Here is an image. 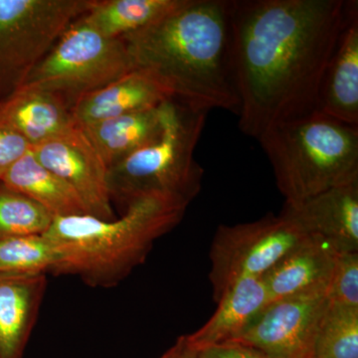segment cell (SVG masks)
I'll return each mask as SVG.
<instances>
[{
	"label": "cell",
	"mask_w": 358,
	"mask_h": 358,
	"mask_svg": "<svg viewBox=\"0 0 358 358\" xmlns=\"http://www.w3.org/2000/svg\"><path fill=\"white\" fill-rule=\"evenodd\" d=\"M338 253L320 238L308 237L262 277L268 303L327 291Z\"/></svg>",
	"instance_id": "cell-15"
},
{
	"label": "cell",
	"mask_w": 358,
	"mask_h": 358,
	"mask_svg": "<svg viewBox=\"0 0 358 358\" xmlns=\"http://www.w3.org/2000/svg\"><path fill=\"white\" fill-rule=\"evenodd\" d=\"M308 236L281 215L220 225L212 239L210 280L213 300L244 278H262Z\"/></svg>",
	"instance_id": "cell-8"
},
{
	"label": "cell",
	"mask_w": 358,
	"mask_h": 358,
	"mask_svg": "<svg viewBox=\"0 0 358 358\" xmlns=\"http://www.w3.org/2000/svg\"><path fill=\"white\" fill-rule=\"evenodd\" d=\"M199 352L185 334L178 338L176 343L159 358H199Z\"/></svg>",
	"instance_id": "cell-27"
},
{
	"label": "cell",
	"mask_w": 358,
	"mask_h": 358,
	"mask_svg": "<svg viewBox=\"0 0 358 358\" xmlns=\"http://www.w3.org/2000/svg\"><path fill=\"white\" fill-rule=\"evenodd\" d=\"M257 141L285 201L358 180V127L320 110L275 124Z\"/></svg>",
	"instance_id": "cell-4"
},
{
	"label": "cell",
	"mask_w": 358,
	"mask_h": 358,
	"mask_svg": "<svg viewBox=\"0 0 358 358\" xmlns=\"http://www.w3.org/2000/svg\"><path fill=\"white\" fill-rule=\"evenodd\" d=\"M46 286L45 273L0 274V358H22Z\"/></svg>",
	"instance_id": "cell-14"
},
{
	"label": "cell",
	"mask_w": 358,
	"mask_h": 358,
	"mask_svg": "<svg viewBox=\"0 0 358 358\" xmlns=\"http://www.w3.org/2000/svg\"><path fill=\"white\" fill-rule=\"evenodd\" d=\"M54 216L22 193L0 185V239L44 235Z\"/></svg>",
	"instance_id": "cell-23"
},
{
	"label": "cell",
	"mask_w": 358,
	"mask_h": 358,
	"mask_svg": "<svg viewBox=\"0 0 358 358\" xmlns=\"http://www.w3.org/2000/svg\"><path fill=\"white\" fill-rule=\"evenodd\" d=\"M327 306V291L271 301L233 341L253 346L271 358H313Z\"/></svg>",
	"instance_id": "cell-9"
},
{
	"label": "cell",
	"mask_w": 358,
	"mask_h": 358,
	"mask_svg": "<svg viewBox=\"0 0 358 358\" xmlns=\"http://www.w3.org/2000/svg\"><path fill=\"white\" fill-rule=\"evenodd\" d=\"M62 260L60 247L45 234L0 239V274L57 273Z\"/></svg>",
	"instance_id": "cell-21"
},
{
	"label": "cell",
	"mask_w": 358,
	"mask_h": 358,
	"mask_svg": "<svg viewBox=\"0 0 358 358\" xmlns=\"http://www.w3.org/2000/svg\"><path fill=\"white\" fill-rule=\"evenodd\" d=\"M216 303L218 307L210 319L199 331L186 334L199 352L239 338L268 305V296L262 278H244L226 289Z\"/></svg>",
	"instance_id": "cell-17"
},
{
	"label": "cell",
	"mask_w": 358,
	"mask_h": 358,
	"mask_svg": "<svg viewBox=\"0 0 358 358\" xmlns=\"http://www.w3.org/2000/svg\"><path fill=\"white\" fill-rule=\"evenodd\" d=\"M279 215L338 254L358 252V180L300 201H285Z\"/></svg>",
	"instance_id": "cell-11"
},
{
	"label": "cell",
	"mask_w": 358,
	"mask_h": 358,
	"mask_svg": "<svg viewBox=\"0 0 358 358\" xmlns=\"http://www.w3.org/2000/svg\"><path fill=\"white\" fill-rule=\"evenodd\" d=\"M40 164L56 174L79 195L89 215L112 220L109 167L81 127L75 124L31 148Z\"/></svg>",
	"instance_id": "cell-10"
},
{
	"label": "cell",
	"mask_w": 358,
	"mask_h": 358,
	"mask_svg": "<svg viewBox=\"0 0 358 358\" xmlns=\"http://www.w3.org/2000/svg\"><path fill=\"white\" fill-rule=\"evenodd\" d=\"M0 117L31 145H38L76 124L71 105L45 90L20 88L0 102Z\"/></svg>",
	"instance_id": "cell-16"
},
{
	"label": "cell",
	"mask_w": 358,
	"mask_h": 358,
	"mask_svg": "<svg viewBox=\"0 0 358 358\" xmlns=\"http://www.w3.org/2000/svg\"><path fill=\"white\" fill-rule=\"evenodd\" d=\"M134 69L122 39L103 36L80 17L63 33L20 88L52 92L72 106L79 96L103 88Z\"/></svg>",
	"instance_id": "cell-6"
},
{
	"label": "cell",
	"mask_w": 358,
	"mask_h": 358,
	"mask_svg": "<svg viewBox=\"0 0 358 358\" xmlns=\"http://www.w3.org/2000/svg\"><path fill=\"white\" fill-rule=\"evenodd\" d=\"M199 358H271L253 346L239 341H227L209 346L199 352Z\"/></svg>",
	"instance_id": "cell-26"
},
{
	"label": "cell",
	"mask_w": 358,
	"mask_h": 358,
	"mask_svg": "<svg viewBox=\"0 0 358 358\" xmlns=\"http://www.w3.org/2000/svg\"><path fill=\"white\" fill-rule=\"evenodd\" d=\"M187 207L176 200L150 196L127 205L120 219H54L45 235L62 251L56 274L78 275L93 287L119 284L145 262L157 239L178 225Z\"/></svg>",
	"instance_id": "cell-3"
},
{
	"label": "cell",
	"mask_w": 358,
	"mask_h": 358,
	"mask_svg": "<svg viewBox=\"0 0 358 358\" xmlns=\"http://www.w3.org/2000/svg\"><path fill=\"white\" fill-rule=\"evenodd\" d=\"M313 358H358V308L329 301Z\"/></svg>",
	"instance_id": "cell-22"
},
{
	"label": "cell",
	"mask_w": 358,
	"mask_h": 358,
	"mask_svg": "<svg viewBox=\"0 0 358 358\" xmlns=\"http://www.w3.org/2000/svg\"><path fill=\"white\" fill-rule=\"evenodd\" d=\"M162 110L159 138L109 169L112 199L126 206L150 196L189 205L201 190L204 171L194 152L208 112L174 99Z\"/></svg>",
	"instance_id": "cell-5"
},
{
	"label": "cell",
	"mask_w": 358,
	"mask_h": 358,
	"mask_svg": "<svg viewBox=\"0 0 358 358\" xmlns=\"http://www.w3.org/2000/svg\"><path fill=\"white\" fill-rule=\"evenodd\" d=\"M122 40L134 69L152 75L171 99L207 112L239 114L230 0H181Z\"/></svg>",
	"instance_id": "cell-2"
},
{
	"label": "cell",
	"mask_w": 358,
	"mask_h": 358,
	"mask_svg": "<svg viewBox=\"0 0 358 358\" xmlns=\"http://www.w3.org/2000/svg\"><path fill=\"white\" fill-rule=\"evenodd\" d=\"M181 0H92L82 18L103 36L122 39L157 22Z\"/></svg>",
	"instance_id": "cell-20"
},
{
	"label": "cell",
	"mask_w": 358,
	"mask_h": 358,
	"mask_svg": "<svg viewBox=\"0 0 358 358\" xmlns=\"http://www.w3.org/2000/svg\"><path fill=\"white\" fill-rule=\"evenodd\" d=\"M166 89L147 71L134 69L71 106L78 126L159 107L171 100Z\"/></svg>",
	"instance_id": "cell-13"
},
{
	"label": "cell",
	"mask_w": 358,
	"mask_h": 358,
	"mask_svg": "<svg viewBox=\"0 0 358 358\" xmlns=\"http://www.w3.org/2000/svg\"><path fill=\"white\" fill-rule=\"evenodd\" d=\"M92 0H0V102L16 91Z\"/></svg>",
	"instance_id": "cell-7"
},
{
	"label": "cell",
	"mask_w": 358,
	"mask_h": 358,
	"mask_svg": "<svg viewBox=\"0 0 358 358\" xmlns=\"http://www.w3.org/2000/svg\"><path fill=\"white\" fill-rule=\"evenodd\" d=\"M162 105L80 127L110 169L159 138Z\"/></svg>",
	"instance_id": "cell-18"
},
{
	"label": "cell",
	"mask_w": 358,
	"mask_h": 358,
	"mask_svg": "<svg viewBox=\"0 0 358 358\" xmlns=\"http://www.w3.org/2000/svg\"><path fill=\"white\" fill-rule=\"evenodd\" d=\"M239 128L257 138L317 110L348 0H230Z\"/></svg>",
	"instance_id": "cell-1"
},
{
	"label": "cell",
	"mask_w": 358,
	"mask_h": 358,
	"mask_svg": "<svg viewBox=\"0 0 358 358\" xmlns=\"http://www.w3.org/2000/svg\"><path fill=\"white\" fill-rule=\"evenodd\" d=\"M0 181L7 187L34 200L50 212L54 218L89 215L76 192L42 166L31 150L16 162Z\"/></svg>",
	"instance_id": "cell-19"
},
{
	"label": "cell",
	"mask_w": 358,
	"mask_h": 358,
	"mask_svg": "<svg viewBox=\"0 0 358 358\" xmlns=\"http://www.w3.org/2000/svg\"><path fill=\"white\" fill-rule=\"evenodd\" d=\"M327 294L334 305L358 308V252L338 254Z\"/></svg>",
	"instance_id": "cell-24"
},
{
	"label": "cell",
	"mask_w": 358,
	"mask_h": 358,
	"mask_svg": "<svg viewBox=\"0 0 358 358\" xmlns=\"http://www.w3.org/2000/svg\"><path fill=\"white\" fill-rule=\"evenodd\" d=\"M317 110L358 127V2L348 0L345 23L320 83Z\"/></svg>",
	"instance_id": "cell-12"
},
{
	"label": "cell",
	"mask_w": 358,
	"mask_h": 358,
	"mask_svg": "<svg viewBox=\"0 0 358 358\" xmlns=\"http://www.w3.org/2000/svg\"><path fill=\"white\" fill-rule=\"evenodd\" d=\"M31 150V145L0 117V180L11 166Z\"/></svg>",
	"instance_id": "cell-25"
}]
</instances>
